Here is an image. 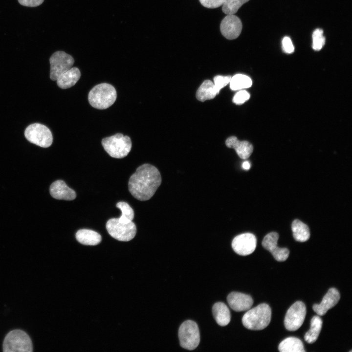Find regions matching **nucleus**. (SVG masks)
<instances>
[{"label":"nucleus","instance_id":"1","mask_svg":"<svg viewBox=\"0 0 352 352\" xmlns=\"http://www.w3.org/2000/svg\"><path fill=\"white\" fill-rule=\"evenodd\" d=\"M161 183L158 170L154 166L144 164L138 167L129 181V190L138 200L145 201L154 194Z\"/></svg>","mask_w":352,"mask_h":352},{"label":"nucleus","instance_id":"2","mask_svg":"<svg viewBox=\"0 0 352 352\" xmlns=\"http://www.w3.org/2000/svg\"><path fill=\"white\" fill-rule=\"evenodd\" d=\"M271 310L267 304L263 303L249 309L242 318V323L247 329L254 330H262L270 323Z\"/></svg>","mask_w":352,"mask_h":352},{"label":"nucleus","instance_id":"3","mask_svg":"<svg viewBox=\"0 0 352 352\" xmlns=\"http://www.w3.org/2000/svg\"><path fill=\"white\" fill-rule=\"evenodd\" d=\"M117 93L110 84L101 83L94 87L89 91L88 100L93 108L104 110L109 108L115 101Z\"/></svg>","mask_w":352,"mask_h":352},{"label":"nucleus","instance_id":"4","mask_svg":"<svg viewBox=\"0 0 352 352\" xmlns=\"http://www.w3.org/2000/svg\"><path fill=\"white\" fill-rule=\"evenodd\" d=\"M102 144L110 156L116 158H122L126 156L132 146L131 138L121 133H117L103 138Z\"/></svg>","mask_w":352,"mask_h":352},{"label":"nucleus","instance_id":"5","mask_svg":"<svg viewBox=\"0 0 352 352\" xmlns=\"http://www.w3.org/2000/svg\"><path fill=\"white\" fill-rule=\"evenodd\" d=\"M4 352H31L33 346L31 340L24 331L15 330L5 336L3 343Z\"/></svg>","mask_w":352,"mask_h":352},{"label":"nucleus","instance_id":"6","mask_svg":"<svg viewBox=\"0 0 352 352\" xmlns=\"http://www.w3.org/2000/svg\"><path fill=\"white\" fill-rule=\"evenodd\" d=\"M106 229L109 234L113 238L123 242L132 240L136 233V227L132 221L124 222L118 218H112L108 220Z\"/></svg>","mask_w":352,"mask_h":352},{"label":"nucleus","instance_id":"7","mask_svg":"<svg viewBox=\"0 0 352 352\" xmlns=\"http://www.w3.org/2000/svg\"><path fill=\"white\" fill-rule=\"evenodd\" d=\"M178 337L180 346L183 348L188 350L195 349L200 342L198 325L192 320L184 322L179 327Z\"/></svg>","mask_w":352,"mask_h":352},{"label":"nucleus","instance_id":"8","mask_svg":"<svg viewBox=\"0 0 352 352\" xmlns=\"http://www.w3.org/2000/svg\"><path fill=\"white\" fill-rule=\"evenodd\" d=\"M25 138L30 142L43 148L51 146L53 141L52 134L45 125L34 123L29 125L24 131Z\"/></svg>","mask_w":352,"mask_h":352},{"label":"nucleus","instance_id":"9","mask_svg":"<svg viewBox=\"0 0 352 352\" xmlns=\"http://www.w3.org/2000/svg\"><path fill=\"white\" fill-rule=\"evenodd\" d=\"M50 78L56 81L58 77L71 68L74 63L73 58L63 51L55 52L49 59Z\"/></svg>","mask_w":352,"mask_h":352},{"label":"nucleus","instance_id":"10","mask_svg":"<svg viewBox=\"0 0 352 352\" xmlns=\"http://www.w3.org/2000/svg\"><path fill=\"white\" fill-rule=\"evenodd\" d=\"M306 314V307L302 301L294 303L287 310L284 319L286 329L295 331L302 325Z\"/></svg>","mask_w":352,"mask_h":352},{"label":"nucleus","instance_id":"11","mask_svg":"<svg viewBox=\"0 0 352 352\" xmlns=\"http://www.w3.org/2000/svg\"><path fill=\"white\" fill-rule=\"evenodd\" d=\"M257 239L252 233H246L235 237L232 242V247L238 254L246 256L252 253L256 247Z\"/></svg>","mask_w":352,"mask_h":352},{"label":"nucleus","instance_id":"12","mask_svg":"<svg viewBox=\"0 0 352 352\" xmlns=\"http://www.w3.org/2000/svg\"><path fill=\"white\" fill-rule=\"evenodd\" d=\"M279 235L272 232L267 234L263 239V246L270 252L274 259L278 262L286 261L289 254V251L286 248H280L277 246Z\"/></svg>","mask_w":352,"mask_h":352},{"label":"nucleus","instance_id":"13","mask_svg":"<svg viewBox=\"0 0 352 352\" xmlns=\"http://www.w3.org/2000/svg\"><path fill=\"white\" fill-rule=\"evenodd\" d=\"M241 20L234 15H227L221 21L220 30L222 35L228 40L238 38L242 30Z\"/></svg>","mask_w":352,"mask_h":352},{"label":"nucleus","instance_id":"14","mask_svg":"<svg viewBox=\"0 0 352 352\" xmlns=\"http://www.w3.org/2000/svg\"><path fill=\"white\" fill-rule=\"evenodd\" d=\"M340 298L339 291L335 288H330L324 296L322 302L312 306L313 310L319 315H325L327 311L335 306Z\"/></svg>","mask_w":352,"mask_h":352},{"label":"nucleus","instance_id":"15","mask_svg":"<svg viewBox=\"0 0 352 352\" xmlns=\"http://www.w3.org/2000/svg\"><path fill=\"white\" fill-rule=\"evenodd\" d=\"M227 300L232 309L239 312L248 310L253 304V300L250 295L238 292L230 293Z\"/></svg>","mask_w":352,"mask_h":352},{"label":"nucleus","instance_id":"16","mask_svg":"<svg viewBox=\"0 0 352 352\" xmlns=\"http://www.w3.org/2000/svg\"><path fill=\"white\" fill-rule=\"evenodd\" d=\"M49 191L51 196L57 199L72 200L76 197L75 192L62 180L53 182L50 186Z\"/></svg>","mask_w":352,"mask_h":352},{"label":"nucleus","instance_id":"17","mask_svg":"<svg viewBox=\"0 0 352 352\" xmlns=\"http://www.w3.org/2000/svg\"><path fill=\"white\" fill-rule=\"evenodd\" d=\"M226 146L233 148L239 156L243 159H246L252 154L253 151L252 145L247 141H240L236 136L228 137L226 141Z\"/></svg>","mask_w":352,"mask_h":352},{"label":"nucleus","instance_id":"18","mask_svg":"<svg viewBox=\"0 0 352 352\" xmlns=\"http://www.w3.org/2000/svg\"><path fill=\"white\" fill-rule=\"evenodd\" d=\"M81 72L76 67L71 68L60 75L56 80L58 87L66 89L73 86L79 80Z\"/></svg>","mask_w":352,"mask_h":352},{"label":"nucleus","instance_id":"19","mask_svg":"<svg viewBox=\"0 0 352 352\" xmlns=\"http://www.w3.org/2000/svg\"><path fill=\"white\" fill-rule=\"evenodd\" d=\"M75 237L80 243L87 245H97L102 240V237L98 233L87 229L79 230Z\"/></svg>","mask_w":352,"mask_h":352},{"label":"nucleus","instance_id":"20","mask_svg":"<svg viewBox=\"0 0 352 352\" xmlns=\"http://www.w3.org/2000/svg\"><path fill=\"white\" fill-rule=\"evenodd\" d=\"M212 312L215 321L221 326L227 325L230 321L231 316L229 309L223 303H215L212 308Z\"/></svg>","mask_w":352,"mask_h":352},{"label":"nucleus","instance_id":"21","mask_svg":"<svg viewBox=\"0 0 352 352\" xmlns=\"http://www.w3.org/2000/svg\"><path fill=\"white\" fill-rule=\"evenodd\" d=\"M213 82L205 80L199 86L196 92V97L200 101L204 102L212 99L219 93Z\"/></svg>","mask_w":352,"mask_h":352},{"label":"nucleus","instance_id":"22","mask_svg":"<svg viewBox=\"0 0 352 352\" xmlns=\"http://www.w3.org/2000/svg\"><path fill=\"white\" fill-rule=\"evenodd\" d=\"M279 351L281 352H304L303 342L297 338L287 337L283 340L279 344Z\"/></svg>","mask_w":352,"mask_h":352},{"label":"nucleus","instance_id":"23","mask_svg":"<svg viewBox=\"0 0 352 352\" xmlns=\"http://www.w3.org/2000/svg\"><path fill=\"white\" fill-rule=\"evenodd\" d=\"M291 229L294 239L298 242H305L310 237V232L307 225L299 220H293Z\"/></svg>","mask_w":352,"mask_h":352},{"label":"nucleus","instance_id":"24","mask_svg":"<svg viewBox=\"0 0 352 352\" xmlns=\"http://www.w3.org/2000/svg\"><path fill=\"white\" fill-rule=\"evenodd\" d=\"M322 323L321 318L318 316H314L311 318L310 328L304 336L307 343L312 344L317 340L321 330Z\"/></svg>","mask_w":352,"mask_h":352},{"label":"nucleus","instance_id":"25","mask_svg":"<svg viewBox=\"0 0 352 352\" xmlns=\"http://www.w3.org/2000/svg\"><path fill=\"white\" fill-rule=\"evenodd\" d=\"M229 83L230 87L233 90L248 88L252 84L250 77L242 74H237L231 77Z\"/></svg>","mask_w":352,"mask_h":352},{"label":"nucleus","instance_id":"26","mask_svg":"<svg viewBox=\"0 0 352 352\" xmlns=\"http://www.w3.org/2000/svg\"><path fill=\"white\" fill-rule=\"evenodd\" d=\"M249 0H226L222 10L226 15H234L239 9Z\"/></svg>","mask_w":352,"mask_h":352},{"label":"nucleus","instance_id":"27","mask_svg":"<svg viewBox=\"0 0 352 352\" xmlns=\"http://www.w3.org/2000/svg\"><path fill=\"white\" fill-rule=\"evenodd\" d=\"M116 207L119 208L122 214L118 219L124 222L132 221L134 218V211L132 207L124 201L119 202L116 204Z\"/></svg>","mask_w":352,"mask_h":352},{"label":"nucleus","instance_id":"28","mask_svg":"<svg viewBox=\"0 0 352 352\" xmlns=\"http://www.w3.org/2000/svg\"><path fill=\"white\" fill-rule=\"evenodd\" d=\"M325 44L323 31L320 28L315 29L312 34V48L316 51L321 50Z\"/></svg>","mask_w":352,"mask_h":352},{"label":"nucleus","instance_id":"29","mask_svg":"<svg viewBox=\"0 0 352 352\" xmlns=\"http://www.w3.org/2000/svg\"><path fill=\"white\" fill-rule=\"evenodd\" d=\"M231 76L217 75L214 78V84L217 90L220 92V89L226 86L230 81Z\"/></svg>","mask_w":352,"mask_h":352},{"label":"nucleus","instance_id":"30","mask_svg":"<svg viewBox=\"0 0 352 352\" xmlns=\"http://www.w3.org/2000/svg\"><path fill=\"white\" fill-rule=\"evenodd\" d=\"M250 98L249 93L246 90H240L234 96L233 102L236 105H241L247 101Z\"/></svg>","mask_w":352,"mask_h":352},{"label":"nucleus","instance_id":"31","mask_svg":"<svg viewBox=\"0 0 352 352\" xmlns=\"http://www.w3.org/2000/svg\"><path fill=\"white\" fill-rule=\"evenodd\" d=\"M226 0H199L200 3L208 8H218L223 5Z\"/></svg>","mask_w":352,"mask_h":352},{"label":"nucleus","instance_id":"32","mask_svg":"<svg viewBox=\"0 0 352 352\" xmlns=\"http://www.w3.org/2000/svg\"><path fill=\"white\" fill-rule=\"evenodd\" d=\"M282 48L284 51L286 53H292L294 52V47L290 38L285 37L282 40Z\"/></svg>","mask_w":352,"mask_h":352},{"label":"nucleus","instance_id":"33","mask_svg":"<svg viewBox=\"0 0 352 352\" xmlns=\"http://www.w3.org/2000/svg\"><path fill=\"white\" fill-rule=\"evenodd\" d=\"M44 0H18L22 5L28 7H35L41 5Z\"/></svg>","mask_w":352,"mask_h":352},{"label":"nucleus","instance_id":"34","mask_svg":"<svg viewBox=\"0 0 352 352\" xmlns=\"http://www.w3.org/2000/svg\"><path fill=\"white\" fill-rule=\"evenodd\" d=\"M250 166H251L250 163L247 161H244V162H243L242 165V168L246 170H249V168H250Z\"/></svg>","mask_w":352,"mask_h":352}]
</instances>
